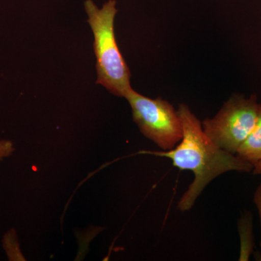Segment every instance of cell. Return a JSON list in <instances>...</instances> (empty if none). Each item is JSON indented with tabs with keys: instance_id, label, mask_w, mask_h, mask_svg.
Instances as JSON below:
<instances>
[{
	"instance_id": "2",
	"label": "cell",
	"mask_w": 261,
	"mask_h": 261,
	"mask_svg": "<svg viewBox=\"0 0 261 261\" xmlns=\"http://www.w3.org/2000/svg\"><path fill=\"white\" fill-rule=\"evenodd\" d=\"M84 8L94 34V50L97 58V84L114 95L124 97L130 89V73L117 44L114 32L118 10L116 0H109L99 8L92 0H86Z\"/></svg>"
},
{
	"instance_id": "6",
	"label": "cell",
	"mask_w": 261,
	"mask_h": 261,
	"mask_svg": "<svg viewBox=\"0 0 261 261\" xmlns=\"http://www.w3.org/2000/svg\"><path fill=\"white\" fill-rule=\"evenodd\" d=\"M238 226L240 238V252L239 260H249L255 246L251 213L245 211L239 219Z\"/></svg>"
},
{
	"instance_id": "4",
	"label": "cell",
	"mask_w": 261,
	"mask_h": 261,
	"mask_svg": "<svg viewBox=\"0 0 261 261\" xmlns=\"http://www.w3.org/2000/svg\"><path fill=\"white\" fill-rule=\"evenodd\" d=\"M141 133L163 151L174 148L183 137L177 111L168 101L151 99L130 89L125 95Z\"/></svg>"
},
{
	"instance_id": "8",
	"label": "cell",
	"mask_w": 261,
	"mask_h": 261,
	"mask_svg": "<svg viewBox=\"0 0 261 261\" xmlns=\"http://www.w3.org/2000/svg\"><path fill=\"white\" fill-rule=\"evenodd\" d=\"M253 201L254 203L256 206L257 210L258 211L261 227V184L257 187L256 190H255V194H254ZM260 245L261 248V242Z\"/></svg>"
},
{
	"instance_id": "1",
	"label": "cell",
	"mask_w": 261,
	"mask_h": 261,
	"mask_svg": "<svg viewBox=\"0 0 261 261\" xmlns=\"http://www.w3.org/2000/svg\"><path fill=\"white\" fill-rule=\"evenodd\" d=\"M177 112L183 126V137L179 143L170 150L149 153L167 158L175 167L194 173L193 181L177 204L178 210L185 212L193 207L205 187L220 175L229 171L252 172L254 166L214 144L187 105L180 104Z\"/></svg>"
},
{
	"instance_id": "5",
	"label": "cell",
	"mask_w": 261,
	"mask_h": 261,
	"mask_svg": "<svg viewBox=\"0 0 261 261\" xmlns=\"http://www.w3.org/2000/svg\"><path fill=\"white\" fill-rule=\"evenodd\" d=\"M236 155L254 166L261 161V105L256 123L237 151Z\"/></svg>"
},
{
	"instance_id": "9",
	"label": "cell",
	"mask_w": 261,
	"mask_h": 261,
	"mask_svg": "<svg viewBox=\"0 0 261 261\" xmlns=\"http://www.w3.org/2000/svg\"><path fill=\"white\" fill-rule=\"evenodd\" d=\"M252 173L255 175H260L261 176V161L254 166Z\"/></svg>"
},
{
	"instance_id": "7",
	"label": "cell",
	"mask_w": 261,
	"mask_h": 261,
	"mask_svg": "<svg viewBox=\"0 0 261 261\" xmlns=\"http://www.w3.org/2000/svg\"><path fill=\"white\" fill-rule=\"evenodd\" d=\"M14 151L15 147L13 142L8 140H0V161L10 157Z\"/></svg>"
},
{
	"instance_id": "3",
	"label": "cell",
	"mask_w": 261,
	"mask_h": 261,
	"mask_svg": "<svg viewBox=\"0 0 261 261\" xmlns=\"http://www.w3.org/2000/svg\"><path fill=\"white\" fill-rule=\"evenodd\" d=\"M260 107L255 94H233L214 118L202 121V129L220 148L236 154L255 126Z\"/></svg>"
}]
</instances>
